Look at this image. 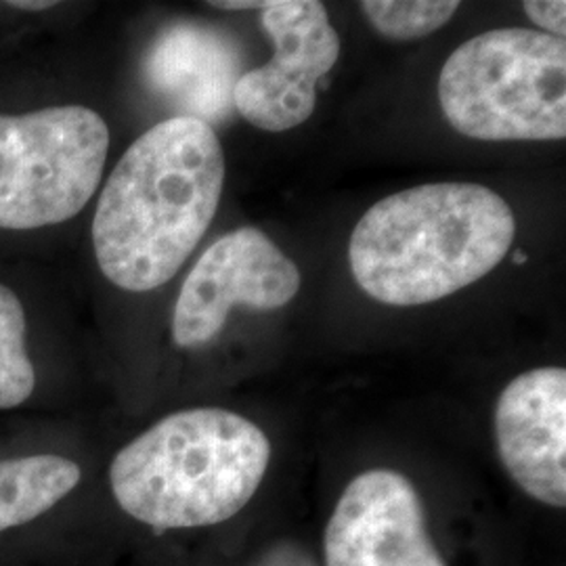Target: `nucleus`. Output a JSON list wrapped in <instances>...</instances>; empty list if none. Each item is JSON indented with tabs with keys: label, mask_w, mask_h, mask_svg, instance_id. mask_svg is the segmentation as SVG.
<instances>
[{
	"label": "nucleus",
	"mask_w": 566,
	"mask_h": 566,
	"mask_svg": "<svg viewBox=\"0 0 566 566\" xmlns=\"http://www.w3.org/2000/svg\"><path fill=\"white\" fill-rule=\"evenodd\" d=\"M271 453L263 428L231 409H179L116 451L107 489L122 516L147 531H200L245 510Z\"/></svg>",
	"instance_id": "nucleus-3"
},
{
	"label": "nucleus",
	"mask_w": 566,
	"mask_h": 566,
	"mask_svg": "<svg viewBox=\"0 0 566 566\" xmlns=\"http://www.w3.org/2000/svg\"><path fill=\"white\" fill-rule=\"evenodd\" d=\"M324 566H447L422 495L397 470L371 468L344 486L324 531Z\"/></svg>",
	"instance_id": "nucleus-8"
},
{
	"label": "nucleus",
	"mask_w": 566,
	"mask_h": 566,
	"mask_svg": "<svg viewBox=\"0 0 566 566\" xmlns=\"http://www.w3.org/2000/svg\"><path fill=\"white\" fill-rule=\"evenodd\" d=\"M36 369L25 348V313L13 290L0 283V411L34 397Z\"/></svg>",
	"instance_id": "nucleus-12"
},
{
	"label": "nucleus",
	"mask_w": 566,
	"mask_h": 566,
	"mask_svg": "<svg viewBox=\"0 0 566 566\" xmlns=\"http://www.w3.org/2000/svg\"><path fill=\"white\" fill-rule=\"evenodd\" d=\"M263 28L275 53L235 81L233 105L252 126L283 133L313 116L317 84L340 57V39L317 0L266 2Z\"/></svg>",
	"instance_id": "nucleus-6"
},
{
	"label": "nucleus",
	"mask_w": 566,
	"mask_h": 566,
	"mask_svg": "<svg viewBox=\"0 0 566 566\" xmlns=\"http://www.w3.org/2000/svg\"><path fill=\"white\" fill-rule=\"evenodd\" d=\"M514 263H516V264L526 263L525 252H521V250H518V252H514Z\"/></svg>",
	"instance_id": "nucleus-18"
},
{
	"label": "nucleus",
	"mask_w": 566,
	"mask_h": 566,
	"mask_svg": "<svg viewBox=\"0 0 566 566\" xmlns=\"http://www.w3.org/2000/svg\"><path fill=\"white\" fill-rule=\"evenodd\" d=\"M447 122L476 142H563L566 42L500 28L458 46L439 76Z\"/></svg>",
	"instance_id": "nucleus-4"
},
{
	"label": "nucleus",
	"mask_w": 566,
	"mask_h": 566,
	"mask_svg": "<svg viewBox=\"0 0 566 566\" xmlns=\"http://www.w3.org/2000/svg\"><path fill=\"white\" fill-rule=\"evenodd\" d=\"M84 468L55 451L0 458V566H55Z\"/></svg>",
	"instance_id": "nucleus-10"
},
{
	"label": "nucleus",
	"mask_w": 566,
	"mask_h": 566,
	"mask_svg": "<svg viewBox=\"0 0 566 566\" xmlns=\"http://www.w3.org/2000/svg\"><path fill=\"white\" fill-rule=\"evenodd\" d=\"M235 60L227 42L193 23L168 28L145 61L149 84L185 109V118H223L233 103Z\"/></svg>",
	"instance_id": "nucleus-11"
},
{
	"label": "nucleus",
	"mask_w": 566,
	"mask_h": 566,
	"mask_svg": "<svg viewBox=\"0 0 566 566\" xmlns=\"http://www.w3.org/2000/svg\"><path fill=\"white\" fill-rule=\"evenodd\" d=\"M301 271L263 231L235 229L212 243L182 283L172 338L200 348L219 336L233 306L275 311L301 290Z\"/></svg>",
	"instance_id": "nucleus-7"
},
{
	"label": "nucleus",
	"mask_w": 566,
	"mask_h": 566,
	"mask_svg": "<svg viewBox=\"0 0 566 566\" xmlns=\"http://www.w3.org/2000/svg\"><path fill=\"white\" fill-rule=\"evenodd\" d=\"M248 566H322L313 549L294 537H277L252 558Z\"/></svg>",
	"instance_id": "nucleus-14"
},
{
	"label": "nucleus",
	"mask_w": 566,
	"mask_h": 566,
	"mask_svg": "<svg viewBox=\"0 0 566 566\" xmlns=\"http://www.w3.org/2000/svg\"><path fill=\"white\" fill-rule=\"evenodd\" d=\"M493 428L510 479L537 504L565 510V367L547 365L516 376L497 399Z\"/></svg>",
	"instance_id": "nucleus-9"
},
{
	"label": "nucleus",
	"mask_w": 566,
	"mask_h": 566,
	"mask_svg": "<svg viewBox=\"0 0 566 566\" xmlns=\"http://www.w3.org/2000/svg\"><path fill=\"white\" fill-rule=\"evenodd\" d=\"M107 151L109 128L88 107L0 114V229L74 219L102 182Z\"/></svg>",
	"instance_id": "nucleus-5"
},
{
	"label": "nucleus",
	"mask_w": 566,
	"mask_h": 566,
	"mask_svg": "<svg viewBox=\"0 0 566 566\" xmlns=\"http://www.w3.org/2000/svg\"><path fill=\"white\" fill-rule=\"evenodd\" d=\"M9 7L13 9H21V11H44V9H53L55 2L53 0H15V2H9Z\"/></svg>",
	"instance_id": "nucleus-17"
},
{
	"label": "nucleus",
	"mask_w": 566,
	"mask_h": 566,
	"mask_svg": "<svg viewBox=\"0 0 566 566\" xmlns=\"http://www.w3.org/2000/svg\"><path fill=\"white\" fill-rule=\"evenodd\" d=\"M224 187L210 124L175 116L133 143L103 187L93 245L103 275L128 292L172 280L212 223Z\"/></svg>",
	"instance_id": "nucleus-1"
},
{
	"label": "nucleus",
	"mask_w": 566,
	"mask_h": 566,
	"mask_svg": "<svg viewBox=\"0 0 566 566\" xmlns=\"http://www.w3.org/2000/svg\"><path fill=\"white\" fill-rule=\"evenodd\" d=\"M528 20L537 23L544 34L565 39L566 34V2L563 0H528L523 4Z\"/></svg>",
	"instance_id": "nucleus-15"
},
{
	"label": "nucleus",
	"mask_w": 566,
	"mask_h": 566,
	"mask_svg": "<svg viewBox=\"0 0 566 566\" xmlns=\"http://www.w3.org/2000/svg\"><path fill=\"white\" fill-rule=\"evenodd\" d=\"M210 7H217V9H223V11H250V9H264L266 2H210Z\"/></svg>",
	"instance_id": "nucleus-16"
},
{
	"label": "nucleus",
	"mask_w": 566,
	"mask_h": 566,
	"mask_svg": "<svg viewBox=\"0 0 566 566\" xmlns=\"http://www.w3.org/2000/svg\"><path fill=\"white\" fill-rule=\"evenodd\" d=\"M369 23L390 41H416L441 30L455 15V0H365Z\"/></svg>",
	"instance_id": "nucleus-13"
},
{
	"label": "nucleus",
	"mask_w": 566,
	"mask_h": 566,
	"mask_svg": "<svg viewBox=\"0 0 566 566\" xmlns=\"http://www.w3.org/2000/svg\"><path fill=\"white\" fill-rule=\"evenodd\" d=\"M514 233L512 208L483 185H420L365 212L350 235V271L378 303H434L491 273Z\"/></svg>",
	"instance_id": "nucleus-2"
}]
</instances>
